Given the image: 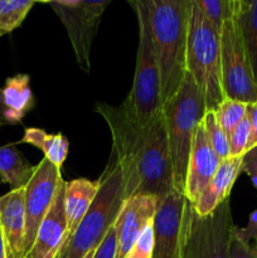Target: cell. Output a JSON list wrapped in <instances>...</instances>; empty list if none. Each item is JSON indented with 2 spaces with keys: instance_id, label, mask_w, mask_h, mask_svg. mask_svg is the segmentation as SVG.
I'll return each instance as SVG.
<instances>
[{
  "instance_id": "cell-13",
  "label": "cell",
  "mask_w": 257,
  "mask_h": 258,
  "mask_svg": "<svg viewBox=\"0 0 257 258\" xmlns=\"http://www.w3.org/2000/svg\"><path fill=\"white\" fill-rule=\"evenodd\" d=\"M65 184L60 179L54 201L49 212L43 219L34 244L28 258H58L66 243L67 219L65 213Z\"/></svg>"
},
{
  "instance_id": "cell-1",
  "label": "cell",
  "mask_w": 257,
  "mask_h": 258,
  "mask_svg": "<svg viewBox=\"0 0 257 258\" xmlns=\"http://www.w3.org/2000/svg\"><path fill=\"white\" fill-rule=\"evenodd\" d=\"M96 111L110 128L111 155L122 171L126 199L138 194L161 199L175 190L163 110L148 123L134 120L122 105L97 103Z\"/></svg>"
},
{
  "instance_id": "cell-24",
  "label": "cell",
  "mask_w": 257,
  "mask_h": 258,
  "mask_svg": "<svg viewBox=\"0 0 257 258\" xmlns=\"http://www.w3.org/2000/svg\"><path fill=\"white\" fill-rule=\"evenodd\" d=\"M196 2L207 20L221 34L224 22L233 13L234 0H196Z\"/></svg>"
},
{
  "instance_id": "cell-6",
  "label": "cell",
  "mask_w": 257,
  "mask_h": 258,
  "mask_svg": "<svg viewBox=\"0 0 257 258\" xmlns=\"http://www.w3.org/2000/svg\"><path fill=\"white\" fill-rule=\"evenodd\" d=\"M139 22V45L133 88L121 105L140 123H148L163 110L160 73L153 44L146 0L130 2Z\"/></svg>"
},
{
  "instance_id": "cell-28",
  "label": "cell",
  "mask_w": 257,
  "mask_h": 258,
  "mask_svg": "<svg viewBox=\"0 0 257 258\" xmlns=\"http://www.w3.org/2000/svg\"><path fill=\"white\" fill-rule=\"evenodd\" d=\"M117 253V228L116 223L108 229L105 238L96 248L93 258H116Z\"/></svg>"
},
{
  "instance_id": "cell-2",
  "label": "cell",
  "mask_w": 257,
  "mask_h": 258,
  "mask_svg": "<svg viewBox=\"0 0 257 258\" xmlns=\"http://www.w3.org/2000/svg\"><path fill=\"white\" fill-rule=\"evenodd\" d=\"M154 50L160 73L161 105L178 92L186 73L190 0H146Z\"/></svg>"
},
{
  "instance_id": "cell-19",
  "label": "cell",
  "mask_w": 257,
  "mask_h": 258,
  "mask_svg": "<svg viewBox=\"0 0 257 258\" xmlns=\"http://www.w3.org/2000/svg\"><path fill=\"white\" fill-rule=\"evenodd\" d=\"M32 165L14 144L0 146V181L8 184L10 190L25 188L34 175Z\"/></svg>"
},
{
  "instance_id": "cell-16",
  "label": "cell",
  "mask_w": 257,
  "mask_h": 258,
  "mask_svg": "<svg viewBox=\"0 0 257 258\" xmlns=\"http://www.w3.org/2000/svg\"><path fill=\"white\" fill-rule=\"evenodd\" d=\"M241 173L242 156L222 160L213 178L193 204L194 212L202 217L211 214L219 204L229 198L232 188Z\"/></svg>"
},
{
  "instance_id": "cell-17",
  "label": "cell",
  "mask_w": 257,
  "mask_h": 258,
  "mask_svg": "<svg viewBox=\"0 0 257 258\" xmlns=\"http://www.w3.org/2000/svg\"><path fill=\"white\" fill-rule=\"evenodd\" d=\"M98 188H100V180L92 181L86 178H78L71 181H66L65 213L66 219H67V234H66L65 247L67 246L70 239L77 231L83 217L86 216L91 204L95 201Z\"/></svg>"
},
{
  "instance_id": "cell-29",
  "label": "cell",
  "mask_w": 257,
  "mask_h": 258,
  "mask_svg": "<svg viewBox=\"0 0 257 258\" xmlns=\"http://www.w3.org/2000/svg\"><path fill=\"white\" fill-rule=\"evenodd\" d=\"M229 258H257V249L253 244L239 238L232 229Z\"/></svg>"
},
{
  "instance_id": "cell-4",
  "label": "cell",
  "mask_w": 257,
  "mask_h": 258,
  "mask_svg": "<svg viewBox=\"0 0 257 258\" xmlns=\"http://www.w3.org/2000/svg\"><path fill=\"white\" fill-rule=\"evenodd\" d=\"M98 180L100 188L95 201L58 258H83L100 246L108 229L117 221L126 194L122 171L112 155Z\"/></svg>"
},
{
  "instance_id": "cell-3",
  "label": "cell",
  "mask_w": 257,
  "mask_h": 258,
  "mask_svg": "<svg viewBox=\"0 0 257 258\" xmlns=\"http://www.w3.org/2000/svg\"><path fill=\"white\" fill-rule=\"evenodd\" d=\"M163 112L173 166L174 189L184 194L194 135L207 112L203 93L188 71L178 92L163 106Z\"/></svg>"
},
{
  "instance_id": "cell-8",
  "label": "cell",
  "mask_w": 257,
  "mask_h": 258,
  "mask_svg": "<svg viewBox=\"0 0 257 258\" xmlns=\"http://www.w3.org/2000/svg\"><path fill=\"white\" fill-rule=\"evenodd\" d=\"M221 72L224 97L244 103L257 102V86L252 76L236 19V9L224 22L221 34Z\"/></svg>"
},
{
  "instance_id": "cell-30",
  "label": "cell",
  "mask_w": 257,
  "mask_h": 258,
  "mask_svg": "<svg viewBox=\"0 0 257 258\" xmlns=\"http://www.w3.org/2000/svg\"><path fill=\"white\" fill-rule=\"evenodd\" d=\"M242 173L247 174L257 189V148L251 149L242 156Z\"/></svg>"
},
{
  "instance_id": "cell-22",
  "label": "cell",
  "mask_w": 257,
  "mask_h": 258,
  "mask_svg": "<svg viewBox=\"0 0 257 258\" xmlns=\"http://www.w3.org/2000/svg\"><path fill=\"white\" fill-rule=\"evenodd\" d=\"M34 0H0V37L22 25Z\"/></svg>"
},
{
  "instance_id": "cell-32",
  "label": "cell",
  "mask_w": 257,
  "mask_h": 258,
  "mask_svg": "<svg viewBox=\"0 0 257 258\" xmlns=\"http://www.w3.org/2000/svg\"><path fill=\"white\" fill-rule=\"evenodd\" d=\"M5 112H7V108L4 105V98H3V88H0V127L5 125H9L5 118Z\"/></svg>"
},
{
  "instance_id": "cell-7",
  "label": "cell",
  "mask_w": 257,
  "mask_h": 258,
  "mask_svg": "<svg viewBox=\"0 0 257 258\" xmlns=\"http://www.w3.org/2000/svg\"><path fill=\"white\" fill-rule=\"evenodd\" d=\"M233 226L229 198L204 217L189 204L179 258H229Z\"/></svg>"
},
{
  "instance_id": "cell-5",
  "label": "cell",
  "mask_w": 257,
  "mask_h": 258,
  "mask_svg": "<svg viewBox=\"0 0 257 258\" xmlns=\"http://www.w3.org/2000/svg\"><path fill=\"white\" fill-rule=\"evenodd\" d=\"M186 71L203 93L207 111H216L226 100L222 87L221 38L196 0H190L189 9Z\"/></svg>"
},
{
  "instance_id": "cell-11",
  "label": "cell",
  "mask_w": 257,
  "mask_h": 258,
  "mask_svg": "<svg viewBox=\"0 0 257 258\" xmlns=\"http://www.w3.org/2000/svg\"><path fill=\"white\" fill-rule=\"evenodd\" d=\"M189 204L186 197L176 190L159 201L153 219V258H179Z\"/></svg>"
},
{
  "instance_id": "cell-9",
  "label": "cell",
  "mask_w": 257,
  "mask_h": 258,
  "mask_svg": "<svg viewBox=\"0 0 257 258\" xmlns=\"http://www.w3.org/2000/svg\"><path fill=\"white\" fill-rule=\"evenodd\" d=\"M48 4L67 30L77 63L85 72H90L91 47L110 0H55Z\"/></svg>"
},
{
  "instance_id": "cell-36",
  "label": "cell",
  "mask_w": 257,
  "mask_h": 258,
  "mask_svg": "<svg viewBox=\"0 0 257 258\" xmlns=\"http://www.w3.org/2000/svg\"><path fill=\"white\" fill-rule=\"evenodd\" d=\"M252 244H253V246H254V247H256V249H257V239H256V241H254V242H253V243H252Z\"/></svg>"
},
{
  "instance_id": "cell-20",
  "label": "cell",
  "mask_w": 257,
  "mask_h": 258,
  "mask_svg": "<svg viewBox=\"0 0 257 258\" xmlns=\"http://www.w3.org/2000/svg\"><path fill=\"white\" fill-rule=\"evenodd\" d=\"M236 19L257 86V0H234Z\"/></svg>"
},
{
  "instance_id": "cell-25",
  "label": "cell",
  "mask_w": 257,
  "mask_h": 258,
  "mask_svg": "<svg viewBox=\"0 0 257 258\" xmlns=\"http://www.w3.org/2000/svg\"><path fill=\"white\" fill-rule=\"evenodd\" d=\"M204 127H206L207 136L213 148L214 153L217 154L221 160H226L229 158V139L219 126L217 121L214 111H207L203 117Z\"/></svg>"
},
{
  "instance_id": "cell-23",
  "label": "cell",
  "mask_w": 257,
  "mask_h": 258,
  "mask_svg": "<svg viewBox=\"0 0 257 258\" xmlns=\"http://www.w3.org/2000/svg\"><path fill=\"white\" fill-rule=\"evenodd\" d=\"M214 115H216L219 126L223 128V131L229 139L234 128L246 117L247 103L226 98L214 111Z\"/></svg>"
},
{
  "instance_id": "cell-33",
  "label": "cell",
  "mask_w": 257,
  "mask_h": 258,
  "mask_svg": "<svg viewBox=\"0 0 257 258\" xmlns=\"http://www.w3.org/2000/svg\"><path fill=\"white\" fill-rule=\"evenodd\" d=\"M0 258H7V243H5L2 227H0Z\"/></svg>"
},
{
  "instance_id": "cell-12",
  "label": "cell",
  "mask_w": 257,
  "mask_h": 258,
  "mask_svg": "<svg viewBox=\"0 0 257 258\" xmlns=\"http://www.w3.org/2000/svg\"><path fill=\"white\" fill-rule=\"evenodd\" d=\"M159 201L160 199L158 197L144 196V194H138L126 199L116 221V228H117L116 258L128 257L131 248L144 229L153 223Z\"/></svg>"
},
{
  "instance_id": "cell-15",
  "label": "cell",
  "mask_w": 257,
  "mask_h": 258,
  "mask_svg": "<svg viewBox=\"0 0 257 258\" xmlns=\"http://www.w3.org/2000/svg\"><path fill=\"white\" fill-rule=\"evenodd\" d=\"M25 188L10 190L0 198V227L7 248L15 258H28L25 254Z\"/></svg>"
},
{
  "instance_id": "cell-14",
  "label": "cell",
  "mask_w": 257,
  "mask_h": 258,
  "mask_svg": "<svg viewBox=\"0 0 257 258\" xmlns=\"http://www.w3.org/2000/svg\"><path fill=\"white\" fill-rule=\"evenodd\" d=\"M221 161L222 160L217 156L209 143L206 127L202 120L194 135L190 158H189L188 173H186L185 193H184L191 206L196 203L203 189L213 178Z\"/></svg>"
},
{
  "instance_id": "cell-21",
  "label": "cell",
  "mask_w": 257,
  "mask_h": 258,
  "mask_svg": "<svg viewBox=\"0 0 257 258\" xmlns=\"http://www.w3.org/2000/svg\"><path fill=\"white\" fill-rule=\"evenodd\" d=\"M18 143L29 144L42 150L44 158L58 169L62 168L70 150V143L62 134H48L39 127L25 128L22 140Z\"/></svg>"
},
{
  "instance_id": "cell-34",
  "label": "cell",
  "mask_w": 257,
  "mask_h": 258,
  "mask_svg": "<svg viewBox=\"0 0 257 258\" xmlns=\"http://www.w3.org/2000/svg\"><path fill=\"white\" fill-rule=\"evenodd\" d=\"M95 252H96V249H92V251L88 252V253L86 254V256L83 258H93V254H95Z\"/></svg>"
},
{
  "instance_id": "cell-18",
  "label": "cell",
  "mask_w": 257,
  "mask_h": 258,
  "mask_svg": "<svg viewBox=\"0 0 257 258\" xmlns=\"http://www.w3.org/2000/svg\"><path fill=\"white\" fill-rule=\"evenodd\" d=\"M3 98L7 108L5 118L9 125L22 122L23 117L34 107L35 100L30 88V77L19 73L7 78L3 88Z\"/></svg>"
},
{
  "instance_id": "cell-27",
  "label": "cell",
  "mask_w": 257,
  "mask_h": 258,
  "mask_svg": "<svg viewBox=\"0 0 257 258\" xmlns=\"http://www.w3.org/2000/svg\"><path fill=\"white\" fill-rule=\"evenodd\" d=\"M154 253V231H153V223L149 224L135 244L131 248L130 253L127 258H153Z\"/></svg>"
},
{
  "instance_id": "cell-26",
  "label": "cell",
  "mask_w": 257,
  "mask_h": 258,
  "mask_svg": "<svg viewBox=\"0 0 257 258\" xmlns=\"http://www.w3.org/2000/svg\"><path fill=\"white\" fill-rule=\"evenodd\" d=\"M249 139H251V126L246 116L229 136V158L243 156L247 153Z\"/></svg>"
},
{
  "instance_id": "cell-10",
  "label": "cell",
  "mask_w": 257,
  "mask_h": 258,
  "mask_svg": "<svg viewBox=\"0 0 257 258\" xmlns=\"http://www.w3.org/2000/svg\"><path fill=\"white\" fill-rule=\"evenodd\" d=\"M60 179V169L43 158L35 165L34 175L25 186V242L24 249L27 257L34 244L38 229L43 219L49 212L54 201L55 191Z\"/></svg>"
},
{
  "instance_id": "cell-35",
  "label": "cell",
  "mask_w": 257,
  "mask_h": 258,
  "mask_svg": "<svg viewBox=\"0 0 257 258\" xmlns=\"http://www.w3.org/2000/svg\"><path fill=\"white\" fill-rule=\"evenodd\" d=\"M7 258H15L14 254H13L8 248H7Z\"/></svg>"
},
{
  "instance_id": "cell-31",
  "label": "cell",
  "mask_w": 257,
  "mask_h": 258,
  "mask_svg": "<svg viewBox=\"0 0 257 258\" xmlns=\"http://www.w3.org/2000/svg\"><path fill=\"white\" fill-rule=\"evenodd\" d=\"M247 118L251 126V139H249L247 151L257 148V102L247 103Z\"/></svg>"
}]
</instances>
